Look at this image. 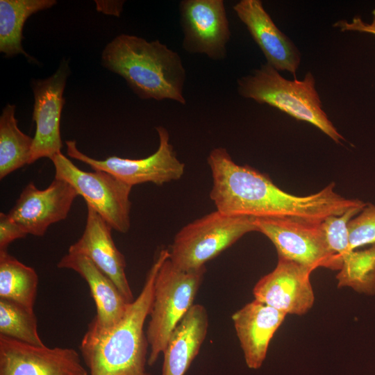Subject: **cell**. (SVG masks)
<instances>
[{
  "mask_svg": "<svg viewBox=\"0 0 375 375\" xmlns=\"http://www.w3.org/2000/svg\"><path fill=\"white\" fill-rule=\"evenodd\" d=\"M365 206L352 208L340 215H329L320 222L329 250L342 262L344 256L351 251L349 247V223Z\"/></svg>",
  "mask_w": 375,
  "mask_h": 375,
  "instance_id": "d4e9b609",
  "label": "cell"
},
{
  "mask_svg": "<svg viewBox=\"0 0 375 375\" xmlns=\"http://www.w3.org/2000/svg\"><path fill=\"white\" fill-rule=\"evenodd\" d=\"M206 267L183 271L169 258L160 265L153 285V294L146 336L150 347L147 358L153 365L163 353L170 334L193 306Z\"/></svg>",
  "mask_w": 375,
  "mask_h": 375,
  "instance_id": "5b68a950",
  "label": "cell"
},
{
  "mask_svg": "<svg viewBox=\"0 0 375 375\" xmlns=\"http://www.w3.org/2000/svg\"><path fill=\"white\" fill-rule=\"evenodd\" d=\"M159 144L149 156L140 159H128L110 156L103 160L91 158L81 152L75 140H67V153L72 158L89 165L93 170H101L116 176L125 183L133 186L145 183L162 185L179 180L185 172V164L177 158L169 142L168 131L163 126L156 128Z\"/></svg>",
  "mask_w": 375,
  "mask_h": 375,
  "instance_id": "ba28073f",
  "label": "cell"
},
{
  "mask_svg": "<svg viewBox=\"0 0 375 375\" xmlns=\"http://www.w3.org/2000/svg\"><path fill=\"white\" fill-rule=\"evenodd\" d=\"M101 63L122 76L142 99H169L185 104L186 71L180 56L159 40L121 34L105 47Z\"/></svg>",
  "mask_w": 375,
  "mask_h": 375,
  "instance_id": "3957f363",
  "label": "cell"
},
{
  "mask_svg": "<svg viewBox=\"0 0 375 375\" xmlns=\"http://www.w3.org/2000/svg\"><path fill=\"white\" fill-rule=\"evenodd\" d=\"M56 3V0H0V52L6 57L22 54L31 60L22 45L24 24L32 15Z\"/></svg>",
  "mask_w": 375,
  "mask_h": 375,
  "instance_id": "ffe728a7",
  "label": "cell"
},
{
  "mask_svg": "<svg viewBox=\"0 0 375 375\" xmlns=\"http://www.w3.org/2000/svg\"><path fill=\"white\" fill-rule=\"evenodd\" d=\"M16 107L7 103L0 117V179L29 165L33 138L17 126Z\"/></svg>",
  "mask_w": 375,
  "mask_h": 375,
  "instance_id": "44dd1931",
  "label": "cell"
},
{
  "mask_svg": "<svg viewBox=\"0 0 375 375\" xmlns=\"http://www.w3.org/2000/svg\"><path fill=\"white\" fill-rule=\"evenodd\" d=\"M207 161L212 178L210 198L216 210L226 215L321 222L329 215H340L366 204L338 194L334 183L308 196L290 194L267 175L235 163L223 147L212 149Z\"/></svg>",
  "mask_w": 375,
  "mask_h": 375,
  "instance_id": "6da1fadb",
  "label": "cell"
},
{
  "mask_svg": "<svg viewBox=\"0 0 375 375\" xmlns=\"http://www.w3.org/2000/svg\"><path fill=\"white\" fill-rule=\"evenodd\" d=\"M51 160L55 168L54 178L69 183L112 229L122 233L128 231L132 186L104 171H83L61 151Z\"/></svg>",
  "mask_w": 375,
  "mask_h": 375,
  "instance_id": "52a82bcc",
  "label": "cell"
},
{
  "mask_svg": "<svg viewBox=\"0 0 375 375\" xmlns=\"http://www.w3.org/2000/svg\"><path fill=\"white\" fill-rule=\"evenodd\" d=\"M233 10L263 53L267 63L294 77L300 53L294 43L276 26L260 0H241Z\"/></svg>",
  "mask_w": 375,
  "mask_h": 375,
  "instance_id": "2e32d148",
  "label": "cell"
},
{
  "mask_svg": "<svg viewBox=\"0 0 375 375\" xmlns=\"http://www.w3.org/2000/svg\"><path fill=\"white\" fill-rule=\"evenodd\" d=\"M312 271L295 262L278 258L276 267L255 285L254 299L286 315H304L315 301L310 282Z\"/></svg>",
  "mask_w": 375,
  "mask_h": 375,
  "instance_id": "5bb4252c",
  "label": "cell"
},
{
  "mask_svg": "<svg viewBox=\"0 0 375 375\" xmlns=\"http://www.w3.org/2000/svg\"><path fill=\"white\" fill-rule=\"evenodd\" d=\"M0 335L29 344L42 346L33 309L0 298Z\"/></svg>",
  "mask_w": 375,
  "mask_h": 375,
  "instance_id": "cb8c5ba5",
  "label": "cell"
},
{
  "mask_svg": "<svg viewBox=\"0 0 375 375\" xmlns=\"http://www.w3.org/2000/svg\"><path fill=\"white\" fill-rule=\"evenodd\" d=\"M348 228L351 251L375 244V205L366 203L361 211L350 220Z\"/></svg>",
  "mask_w": 375,
  "mask_h": 375,
  "instance_id": "484cf974",
  "label": "cell"
},
{
  "mask_svg": "<svg viewBox=\"0 0 375 375\" xmlns=\"http://www.w3.org/2000/svg\"><path fill=\"white\" fill-rule=\"evenodd\" d=\"M28 233L8 214L0 213V251H7L8 245Z\"/></svg>",
  "mask_w": 375,
  "mask_h": 375,
  "instance_id": "4316f807",
  "label": "cell"
},
{
  "mask_svg": "<svg viewBox=\"0 0 375 375\" xmlns=\"http://www.w3.org/2000/svg\"><path fill=\"white\" fill-rule=\"evenodd\" d=\"M0 375H88L72 348L24 343L0 335Z\"/></svg>",
  "mask_w": 375,
  "mask_h": 375,
  "instance_id": "7c38bea8",
  "label": "cell"
},
{
  "mask_svg": "<svg viewBox=\"0 0 375 375\" xmlns=\"http://www.w3.org/2000/svg\"><path fill=\"white\" fill-rule=\"evenodd\" d=\"M169 256L168 249L160 251L140 293L117 324L107 330L88 324L80 351L90 375H149L146 370L149 344L144 326L151 307L157 272Z\"/></svg>",
  "mask_w": 375,
  "mask_h": 375,
  "instance_id": "7a4b0ae2",
  "label": "cell"
},
{
  "mask_svg": "<svg viewBox=\"0 0 375 375\" xmlns=\"http://www.w3.org/2000/svg\"><path fill=\"white\" fill-rule=\"evenodd\" d=\"M112 228L92 207L87 206V217L81 237L69 249V253L87 256L117 287L128 303L133 294L126 275V260L117 248L111 235Z\"/></svg>",
  "mask_w": 375,
  "mask_h": 375,
  "instance_id": "9a60e30c",
  "label": "cell"
},
{
  "mask_svg": "<svg viewBox=\"0 0 375 375\" xmlns=\"http://www.w3.org/2000/svg\"><path fill=\"white\" fill-rule=\"evenodd\" d=\"M334 26L339 27L342 31H353L375 35V10L373 11V20L370 24L364 22L360 17H354L351 22L338 21Z\"/></svg>",
  "mask_w": 375,
  "mask_h": 375,
  "instance_id": "83f0119b",
  "label": "cell"
},
{
  "mask_svg": "<svg viewBox=\"0 0 375 375\" xmlns=\"http://www.w3.org/2000/svg\"><path fill=\"white\" fill-rule=\"evenodd\" d=\"M286 315L256 299L232 315L248 367L256 369L261 367L269 342Z\"/></svg>",
  "mask_w": 375,
  "mask_h": 375,
  "instance_id": "ac0fdd59",
  "label": "cell"
},
{
  "mask_svg": "<svg viewBox=\"0 0 375 375\" xmlns=\"http://www.w3.org/2000/svg\"><path fill=\"white\" fill-rule=\"evenodd\" d=\"M179 12L186 51L215 60L226 58L231 33L223 0H183Z\"/></svg>",
  "mask_w": 375,
  "mask_h": 375,
  "instance_id": "30bf717a",
  "label": "cell"
},
{
  "mask_svg": "<svg viewBox=\"0 0 375 375\" xmlns=\"http://www.w3.org/2000/svg\"><path fill=\"white\" fill-rule=\"evenodd\" d=\"M78 196L67 181L54 178L44 190L28 183L8 213L28 233L42 237L53 224L67 218Z\"/></svg>",
  "mask_w": 375,
  "mask_h": 375,
  "instance_id": "4fadbf2b",
  "label": "cell"
},
{
  "mask_svg": "<svg viewBox=\"0 0 375 375\" xmlns=\"http://www.w3.org/2000/svg\"><path fill=\"white\" fill-rule=\"evenodd\" d=\"M336 279L340 288L349 287L360 294H375V244L347 253Z\"/></svg>",
  "mask_w": 375,
  "mask_h": 375,
  "instance_id": "603a6c76",
  "label": "cell"
},
{
  "mask_svg": "<svg viewBox=\"0 0 375 375\" xmlns=\"http://www.w3.org/2000/svg\"><path fill=\"white\" fill-rule=\"evenodd\" d=\"M38 285L35 269L8 253L0 251V298L33 309Z\"/></svg>",
  "mask_w": 375,
  "mask_h": 375,
  "instance_id": "7402d4cb",
  "label": "cell"
},
{
  "mask_svg": "<svg viewBox=\"0 0 375 375\" xmlns=\"http://www.w3.org/2000/svg\"><path fill=\"white\" fill-rule=\"evenodd\" d=\"M258 232L274 244L278 257L312 270L324 267L340 270L342 261L329 250L320 222L292 218H255Z\"/></svg>",
  "mask_w": 375,
  "mask_h": 375,
  "instance_id": "9c48e42d",
  "label": "cell"
},
{
  "mask_svg": "<svg viewBox=\"0 0 375 375\" xmlns=\"http://www.w3.org/2000/svg\"><path fill=\"white\" fill-rule=\"evenodd\" d=\"M69 71L68 62L63 60L51 76L31 82L34 95L33 120L36 129L29 165L42 158L51 160L61 151L60 123L65 104L63 93Z\"/></svg>",
  "mask_w": 375,
  "mask_h": 375,
  "instance_id": "8fae6325",
  "label": "cell"
},
{
  "mask_svg": "<svg viewBox=\"0 0 375 375\" xmlns=\"http://www.w3.org/2000/svg\"><path fill=\"white\" fill-rule=\"evenodd\" d=\"M255 218L234 217L218 210L210 212L182 227L168 249L169 259L183 271L205 267L245 234L258 231Z\"/></svg>",
  "mask_w": 375,
  "mask_h": 375,
  "instance_id": "8992f818",
  "label": "cell"
},
{
  "mask_svg": "<svg viewBox=\"0 0 375 375\" xmlns=\"http://www.w3.org/2000/svg\"><path fill=\"white\" fill-rule=\"evenodd\" d=\"M206 308L193 304L170 334L163 351L162 375H183L199 353L208 331Z\"/></svg>",
  "mask_w": 375,
  "mask_h": 375,
  "instance_id": "d6986e66",
  "label": "cell"
},
{
  "mask_svg": "<svg viewBox=\"0 0 375 375\" xmlns=\"http://www.w3.org/2000/svg\"><path fill=\"white\" fill-rule=\"evenodd\" d=\"M237 83L238 93L242 97L268 104L297 120L307 122L336 143L344 140L322 108L311 72H308L301 81H290L265 63L239 78Z\"/></svg>",
  "mask_w": 375,
  "mask_h": 375,
  "instance_id": "277c9868",
  "label": "cell"
},
{
  "mask_svg": "<svg viewBox=\"0 0 375 375\" xmlns=\"http://www.w3.org/2000/svg\"><path fill=\"white\" fill-rule=\"evenodd\" d=\"M60 269L77 272L88 283L95 303L97 314L89 324L99 330H107L124 316L128 303L112 281L87 256L67 253L58 262Z\"/></svg>",
  "mask_w": 375,
  "mask_h": 375,
  "instance_id": "e0dca14e",
  "label": "cell"
}]
</instances>
